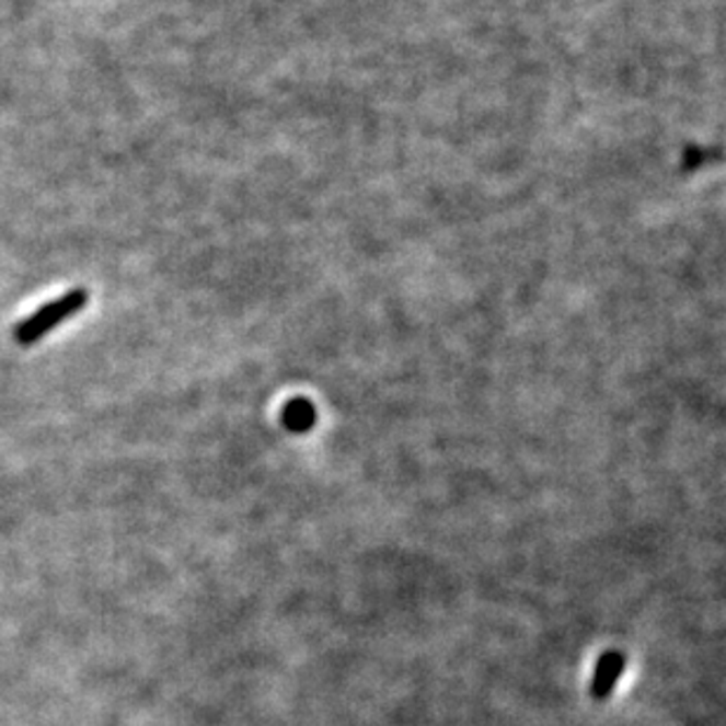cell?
<instances>
[{
  "mask_svg": "<svg viewBox=\"0 0 726 726\" xmlns=\"http://www.w3.org/2000/svg\"><path fill=\"white\" fill-rule=\"evenodd\" d=\"M284 425L292 431H307L314 425V406L307 399H292L284 408Z\"/></svg>",
  "mask_w": 726,
  "mask_h": 726,
  "instance_id": "obj_3",
  "label": "cell"
},
{
  "mask_svg": "<svg viewBox=\"0 0 726 726\" xmlns=\"http://www.w3.org/2000/svg\"><path fill=\"white\" fill-rule=\"evenodd\" d=\"M625 670V656L621 652H607L601 654L597 660V668L592 675V684L590 693L595 701H604L613 693V687L618 679H621Z\"/></svg>",
  "mask_w": 726,
  "mask_h": 726,
  "instance_id": "obj_2",
  "label": "cell"
},
{
  "mask_svg": "<svg viewBox=\"0 0 726 726\" xmlns=\"http://www.w3.org/2000/svg\"><path fill=\"white\" fill-rule=\"evenodd\" d=\"M88 298L90 296L85 288H71L61 298L43 304L41 309H36L34 314L26 316L24 321L18 323V326H14V343L22 347L36 345L38 339H43L50 331H55L59 323H65L71 316L79 314L81 309L88 304Z\"/></svg>",
  "mask_w": 726,
  "mask_h": 726,
  "instance_id": "obj_1",
  "label": "cell"
}]
</instances>
